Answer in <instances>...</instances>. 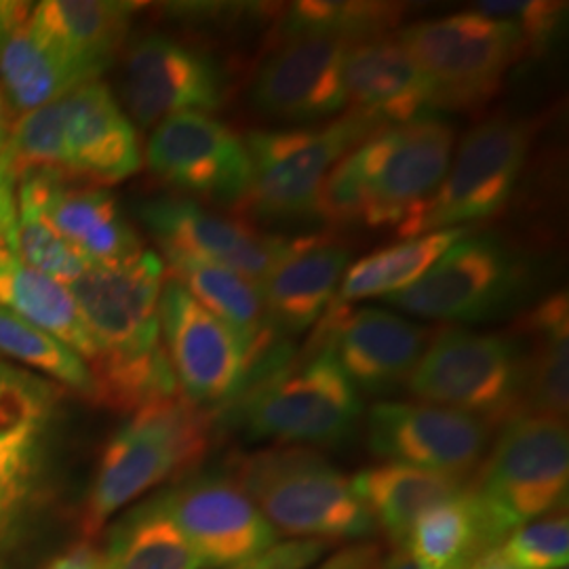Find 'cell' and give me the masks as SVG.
Returning <instances> with one entry per match:
<instances>
[{"label":"cell","instance_id":"1f68e13d","mask_svg":"<svg viewBox=\"0 0 569 569\" xmlns=\"http://www.w3.org/2000/svg\"><path fill=\"white\" fill-rule=\"evenodd\" d=\"M468 234L470 228L437 230L369 253L346 268L331 310L366 298H388L418 283L446 251Z\"/></svg>","mask_w":569,"mask_h":569},{"label":"cell","instance_id":"f6af8a7d","mask_svg":"<svg viewBox=\"0 0 569 569\" xmlns=\"http://www.w3.org/2000/svg\"><path fill=\"white\" fill-rule=\"evenodd\" d=\"M472 569H517L510 566L509 561L502 557V552L498 549L489 550L486 552L479 561H477V566Z\"/></svg>","mask_w":569,"mask_h":569},{"label":"cell","instance_id":"e575fe53","mask_svg":"<svg viewBox=\"0 0 569 569\" xmlns=\"http://www.w3.org/2000/svg\"><path fill=\"white\" fill-rule=\"evenodd\" d=\"M34 173L68 178L60 98L37 110L18 114L9 127L0 154V180L18 188L23 178Z\"/></svg>","mask_w":569,"mask_h":569},{"label":"cell","instance_id":"277c9868","mask_svg":"<svg viewBox=\"0 0 569 569\" xmlns=\"http://www.w3.org/2000/svg\"><path fill=\"white\" fill-rule=\"evenodd\" d=\"M209 416L182 395L138 409L108 441L89 491L81 529L96 538L106 521L146 491L178 479L203 462Z\"/></svg>","mask_w":569,"mask_h":569},{"label":"cell","instance_id":"2e32d148","mask_svg":"<svg viewBox=\"0 0 569 569\" xmlns=\"http://www.w3.org/2000/svg\"><path fill=\"white\" fill-rule=\"evenodd\" d=\"M491 430L477 416L422 401H382L367 416V443L376 456L460 479L483 462Z\"/></svg>","mask_w":569,"mask_h":569},{"label":"cell","instance_id":"52a82bcc","mask_svg":"<svg viewBox=\"0 0 569 569\" xmlns=\"http://www.w3.org/2000/svg\"><path fill=\"white\" fill-rule=\"evenodd\" d=\"M531 142L533 127L509 114L489 117L472 127L451 157L435 194L399 226V234L411 239L437 230L468 228L496 216L509 203L523 176Z\"/></svg>","mask_w":569,"mask_h":569},{"label":"cell","instance_id":"4316f807","mask_svg":"<svg viewBox=\"0 0 569 569\" xmlns=\"http://www.w3.org/2000/svg\"><path fill=\"white\" fill-rule=\"evenodd\" d=\"M32 2L0 0V93L11 114L56 102L81 82L32 26Z\"/></svg>","mask_w":569,"mask_h":569},{"label":"cell","instance_id":"8fae6325","mask_svg":"<svg viewBox=\"0 0 569 569\" xmlns=\"http://www.w3.org/2000/svg\"><path fill=\"white\" fill-rule=\"evenodd\" d=\"M529 281L526 258L493 237L470 232L418 283L385 300L425 319L481 323L517 305L526 296Z\"/></svg>","mask_w":569,"mask_h":569},{"label":"cell","instance_id":"603a6c76","mask_svg":"<svg viewBox=\"0 0 569 569\" xmlns=\"http://www.w3.org/2000/svg\"><path fill=\"white\" fill-rule=\"evenodd\" d=\"M350 253L345 244L310 234L291 239L281 262L260 281L266 315L279 333H302L333 302Z\"/></svg>","mask_w":569,"mask_h":569},{"label":"cell","instance_id":"60d3db41","mask_svg":"<svg viewBox=\"0 0 569 569\" xmlns=\"http://www.w3.org/2000/svg\"><path fill=\"white\" fill-rule=\"evenodd\" d=\"M382 557V550L373 542H359L345 549L336 550L317 568L308 569H371Z\"/></svg>","mask_w":569,"mask_h":569},{"label":"cell","instance_id":"7402d4cb","mask_svg":"<svg viewBox=\"0 0 569 569\" xmlns=\"http://www.w3.org/2000/svg\"><path fill=\"white\" fill-rule=\"evenodd\" d=\"M18 190L89 266L127 264L146 251L117 199L103 188L68 186L61 176L34 173L23 178Z\"/></svg>","mask_w":569,"mask_h":569},{"label":"cell","instance_id":"8d00e7d4","mask_svg":"<svg viewBox=\"0 0 569 569\" xmlns=\"http://www.w3.org/2000/svg\"><path fill=\"white\" fill-rule=\"evenodd\" d=\"M16 256L23 264L70 284L89 264L44 220L34 201L16 188Z\"/></svg>","mask_w":569,"mask_h":569},{"label":"cell","instance_id":"d590c367","mask_svg":"<svg viewBox=\"0 0 569 569\" xmlns=\"http://www.w3.org/2000/svg\"><path fill=\"white\" fill-rule=\"evenodd\" d=\"M0 355L21 366L37 369L42 376L53 378L63 387L72 388L87 397H91L93 392V378H91L89 366L72 348H68L51 333L28 323L26 319H21L2 306H0Z\"/></svg>","mask_w":569,"mask_h":569},{"label":"cell","instance_id":"9c48e42d","mask_svg":"<svg viewBox=\"0 0 569 569\" xmlns=\"http://www.w3.org/2000/svg\"><path fill=\"white\" fill-rule=\"evenodd\" d=\"M493 521L509 536L568 507V422L523 413L502 425L472 483Z\"/></svg>","mask_w":569,"mask_h":569},{"label":"cell","instance_id":"5b68a950","mask_svg":"<svg viewBox=\"0 0 569 569\" xmlns=\"http://www.w3.org/2000/svg\"><path fill=\"white\" fill-rule=\"evenodd\" d=\"M526 348L521 338L448 327L432 333L407 388L430 406L507 425L526 413Z\"/></svg>","mask_w":569,"mask_h":569},{"label":"cell","instance_id":"f1b7e54d","mask_svg":"<svg viewBox=\"0 0 569 569\" xmlns=\"http://www.w3.org/2000/svg\"><path fill=\"white\" fill-rule=\"evenodd\" d=\"M350 483L373 517L376 528L385 529L390 542L403 549L416 521L427 510L460 493L467 488L468 479L401 462H385L361 470Z\"/></svg>","mask_w":569,"mask_h":569},{"label":"cell","instance_id":"f546056e","mask_svg":"<svg viewBox=\"0 0 569 569\" xmlns=\"http://www.w3.org/2000/svg\"><path fill=\"white\" fill-rule=\"evenodd\" d=\"M515 333L526 348V413L568 422V293H552L540 305L533 306Z\"/></svg>","mask_w":569,"mask_h":569},{"label":"cell","instance_id":"7bdbcfd3","mask_svg":"<svg viewBox=\"0 0 569 569\" xmlns=\"http://www.w3.org/2000/svg\"><path fill=\"white\" fill-rule=\"evenodd\" d=\"M47 569H108V552L91 545H79L58 557Z\"/></svg>","mask_w":569,"mask_h":569},{"label":"cell","instance_id":"74e56055","mask_svg":"<svg viewBox=\"0 0 569 569\" xmlns=\"http://www.w3.org/2000/svg\"><path fill=\"white\" fill-rule=\"evenodd\" d=\"M517 569H563L569 561L568 512H552L512 529L498 547Z\"/></svg>","mask_w":569,"mask_h":569},{"label":"cell","instance_id":"7c38bea8","mask_svg":"<svg viewBox=\"0 0 569 569\" xmlns=\"http://www.w3.org/2000/svg\"><path fill=\"white\" fill-rule=\"evenodd\" d=\"M159 319L164 352L183 399L204 411L230 406L253 378L241 340L169 277L159 298Z\"/></svg>","mask_w":569,"mask_h":569},{"label":"cell","instance_id":"ffe728a7","mask_svg":"<svg viewBox=\"0 0 569 569\" xmlns=\"http://www.w3.org/2000/svg\"><path fill=\"white\" fill-rule=\"evenodd\" d=\"M345 79L348 114L378 131L432 119L441 110L432 82L395 34L352 44Z\"/></svg>","mask_w":569,"mask_h":569},{"label":"cell","instance_id":"30bf717a","mask_svg":"<svg viewBox=\"0 0 569 569\" xmlns=\"http://www.w3.org/2000/svg\"><path fill=\"white\" fill-rule=\"evenodd\" d=\"M456 129L437 117L380 129L346 154L361 194V226H399L448 173Z\"/></svg>","mask_w":569,"mask_h":569},{"label":"cell","instance_id":"ac0fdd59","mask_svg":"<svg viewBox=\"0 0 569 569\" xmlns=\"http://www.w3.org/2000/svg\"><path fill=\"white\" fill-rule=\"evenodd\" d=\"M152 505L180 529L207 569L241 563L279 542V533L230 477L183 483Z\"/></svg>","mask_w":569,"mask_h":569},{"label":"cell","instance_id":"4dcf8cb0","mask_svg":"<svg viewBox=\"0 0 569 569\" xmlns=\"http://www.w3.org/2000/svg\"><path fill=\"white\" fill-rule=\"evenodd\" d=\"M0 306L72 348L87 366L96 359V342L70 284L23 264L13 251L0 256Z\"/></svg>","mask_w":569,"mask_h":569},{"label":"cell","instance_id":"484cf974","mask_svg":"<svg viewBox=\"0 0 569 569\" xmlns=\"http://www.w3.org/2000/svg\"><path fill=\"white\" fill-rule=\"evenodd\" d=\"M51 395L32 373L0 361V538L30 491Z\"/></svg>","mask_w":569,"mask_h":569},{"label":"cell","instance_id":"5bb4252c","mask_svg":"<svg viewBox=\"0 0 569 569\" xmlns=\"http://www.w3.org/2000/svg\"><path fill=\"white\" fill-rule=\"evenodd\" d=\"M146 163L157 180L213 203H244L251 188L244 138L203 112H182L154 124Z\"/></svg>","mask_w":569,"mask_h":569},{"label":"cell","instance_id":"d6986e66","mask_svg":"<svg viewBox=\"0 0 569 569\" xmlns=\"http://www.w3.org/2000/svg\"><path fill=\"white\" fill-rule=\"evenodd\" d=\"M326 345L357 388L385 395L407 385L432 331L380 308L329 310Z\"/></svg>","mask_w":569,"mask_h":569},{"label":"cell","instance_id":"7a4b0ae2","mask_svg":"<svg viewBox=\"0 0 569 569\" xmlns=\"http://www.w3.org/2000/svg\"><path fill=\"white\" fill-rule=\"evenodd\" d=\"M228 468L279 536L331 545L361 540L376 529L350 479L315 449H253L237 453Z\"/></svg>","mask_w":569,"mask_h":569},{"label":"cell","instance_id":"7dc6e473","mask_svg":"<svg viewBox=\"0 0 569 569\" xmlns=\"http://www.w3.org/2000/svg\"><path fill=\"white\" fill-rule=\"evenodd\" d=\"M563 569H568V568H563Z\"/></svg>","mask_w":569,"mask_h":569},{"label":"cell","instance_id":"ab89813d","mask_svg":"<svg viewBox=\"0 0 569 569\" xmlns=\"http://www.w3.org/2000/svg\"><path fill=\"white\" fill-rule=\"evenodd\" d=\"M327 549L321 540H287L224 569H308L323 559Z\"/></svg>","mask_w":569,"mask_h":569},{"label":"cell","instance_id":"d6a6232c","mask_svg":"<svg viewBox=\"0 0 569 569\" xmlns=\"http://www.w3.org/2000/svg\"><path fill=\"white\" fill-rule=\"evenodd\" d=\"M108 569H207L199 552L152 502L114 533Z\"/></svg>","mask_w":569,"mask_h":569},{"label":"cell","instance_id":"3957f363","mask_svg":"<svg viewBox=\"0 0 569 569\" xmlns=\"http://www.w3.org/2000/svg\"><path fill=\"white\" fill-rule=\"evenodd\" d=\"M361 413L359 388L326 342L305 361L272 367L228 407L230 425L247 441L296 448L342 443Z\"/></svg>","mask_w":569,"mask_h":569},{"label":"cell","instance_id":"b9f144b4","mask_svg":"<svg viewBox=\"0 0 569 569\" xmlns=\"http://www.w3.org/2000/svg\"><path fill=\"white\" fill-rule=\"evenodd\" d=\"M16 253V188L0 180V256Z\"/></svg>","mask_w":569,"mask_h":569},{"label":"cell","instance_id":"8992f818","mask_svg":"<svg viewBox=\"0 0 569 569\" xmlns=\"http://www.w3.org/2000/svg\"><path fill=\"white\" fill-rule=\"evenodd\" d=\"M395 37L432 82L441 110L451 112L488 103L510 68L528 58L521 34L509 21L477 9L411 23Z\"/></svg>","mask_w":569,"mask_h":569},{"label":"cell","instance_id":"f35d334b","mask_svg":"<svg viewBox=\"0 0 569 569\" xmlns=\"http://www.w3.org/2000/svg\"><path fill=\"white\" fill-rule=\"evenodd\" d=\"M477 11L509 21L521 34L528 56L547 53L561 39L568 21V4L550 0H491L481 2Z\"/></svg>","mask_w":569,"mask_h":569},{"label":"cell","instance_id":"836d02e7","mask_svg":"<svg viewBox=\"0 0 569 569\" xmlns=\"http://www.w3.org/2000/svg\"><path fill=\"white\" fill-rule=\"evenodd\" d=\"M403 4L395 2H340V0H306L293 2L279 21V34H327L342 41H371L395 34Z\"/></svg>","mask_w":569,"mask_h":569},{"label":"cell","instance_id":"cb8c5ba5","mask_svg":"<svg viewBox=\"0 0 569 569\" xmlns=\"http://www.w3.org/2000/svg\"><path fill=\"white\" fill-rule=\"evenodd\" d=\"M136 11V2L44 0L32 9V26L82 84L117 58Z\"/></svg>","mask_w":569,"mask_h":569},{"label":"cell","instance_id":"d4e9b609","mask_svg":"<svg viewBox=\"0 0 569 569\" xmlns=\"http://www.w3.org/2000/svg\"><path fill=\"white\" fill-rule=\"evenodd\" d=\"M164 274L182 284L199 305L241 340L253 367L251 382L289 359L277 346L281 333L266 315L260 283L230 268L186 260L167 262Z\"/></svg>","mask_w":569,"mask_h":569},{"label":"cell","instance_id":"9a60e30c","mask_svg":"<svg viewBox=\"0 0 569 569\" xmlns=\"http://www.w3.org/2000/svg\"><path fill=\"white\" fill-rule=\"evenodd\" d=\"M352 44L312 32L279 34L251 82L253 108L272 121L310 127L346 110V56Z\"/></svg>","mask_w":569,"mask_h":569},{"label":"cell","instance_id":"bcb514c9","mask_svg":"<svg viewBox=\"0 0 569 569\" xmlns=\"http://www.w3.org/2000/svg\"><path fill=\"white\" fill-rule=\"evenodd\" d=\"M11 121H13V114H11L9 106H7L2 93H0V154H2V148H4V142H7V136H9Z\"/></svg>","mask_w":569,"mask_h":569},{"label":"cell","instance_id":"ee69618b","mask_svg":"<svg viewBox=\"0 0 569 569\" xmlns=\"http://www.w3.org/2000/svg\"><path fill=\"white\" fill-rule=\"evenodd\" d=\"M371 569H420L413 561H411V557L407 555L406 550L399 549L395 550V552H390L387 557H380V561L373 566Z\"/></svg>","mask_w":569,"mask_h":569},{"label":"cell","instance_id":"6da1fadb","mask_svg":"<svg viewBox=\"0 0 569 569\" xmlns=\"http://www.w3.org/2000/svg\"><path fill=\"white\" fill-rule=\"evenodd\" d=\"M163 283V260L154 251L127 264L89 266L70 283L96 342L91 399L114 411L136 413L180 395L161 338Z\"/></svg>","mask_w":569,"mask_h":569},{"label":"cell","instance_id":"44dd1931","mask_svg":"<svg viewBox=\"0 0 569 569\" xmlns=\"http://www.w3.org/2000/svg\"><path fill=\"white\" fill-rule=\"evenodd\" d=\"M68 178L119 183L142 167L136 124L106 82L96 79L60 98Z\"/></svg>","mask_w":569,"mask_h":569},{"label":"cell","instance_id":"4fadbf2b","mask_svg":"<svg viewBox=\"0 0 569 569\" xmlns=\"http://www.w3.org/2000/svg\"><path fill=\"white\" fill-rule=\"evenodd\" d=\"M226 93L228 82L218 60L167 34L142 37L122 56L124 112L143 129L182 112L211 114L224 106Z\"/></svg>","mask_w":569,"mask_h":569},{"label":"cell","instance_id":"e0dca14e","mask_svg":"<svg viewBox=\"0 0 569 569\" xmlns=\"http://www.w3.org/2000/svg\"><path fill=\"white\" fill-rule=\"evenodd\" d=\"M138 216L167 262L222 266L260 283L281 262L291 239L258 232L243 220L209 211L192 199L161 197L138 207Z\"/></svg>","mask_w":569,"mask_h":569},{"label":"cell","instance_id":"ba28073f","mask_svg":"<svg viewBox=\"0 0 569 569\" xmlns=\"http://www.w3.org/2000/svg\"><path fill=\"white\" fill-rule=\"evenodd\" d=\"M378 129L348 114L323 127L260 129L244 138L251 188L244 204L264 220L317 216L327 173Z\"/></svg>","mask_w":569,"mask_h":569},{"label":"cell","instance_id":"83f0119b","mask_svg":"<svg viewBox=\"0 0 569 569\" xmlns=\"http://www.w3.org/2000/svg\"><path fill=\"white\" fill-rule=\"evenodd\" d=\"M505 540L507 533L468 483L416 521L403 550L420 569H472Z\"/></svg>","mask_w":569,"mask_h":569}]
</instances>
